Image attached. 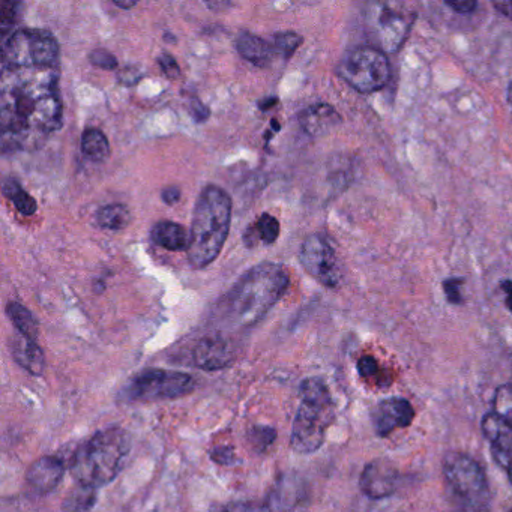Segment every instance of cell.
<instances>
[{"label": "cell", "mask_w": 512, "mask_h": 512, "mask_svg": "<svg viewBox=\"0 0 512 512\" xmlns=\"http://www.w3.org/2000/svg\"><path fill=\"white\" fill-rule=\"evenodd\" d=\"M82 152L91 161H104L110 154L107 137L97 128H88L82 136Z\"/></svg>", "instance_id": "7402d4cb"}, {"label": "cell", "mask_w": 512, "mask_h": 512, "mask_svg": "<svg viewBox=\"0 0 512 512\" xmlns=\"http://www.w3.org/2000/svg\"><path fill=\"white\" fill-rule=\"evenodd\" d=\"M64 478V463L58 457H43L35 461L26 475L28 487L35 494L52 493Z\"/></svg>", "instance_id": "9a60e30c"}, {"label": "cell", "mask_w": 512, "mask_h": 512, "mask_svg": "<svg viewBox=\"0 0 512 512\" xmlns=\"http://www.w3.org/2000/svg\"><path fill=\"white\" fill-rule=\"evenodd\" d=\"M22 4L19 2H4L2 5V37H10V31H13L16 25L17 17H19Z\"/></svg>", "instance_id": "f546056e"}, {"label": "cell", "mask_w": 512, "mask_h": 512, "mask_svg": "<svg viewBox=\"0 0 512 512\" xmlns=\"http://www.w3.org/2000/svg\"><path fill=\"white\" fill-rule=\"evenodd\" d=\"M463 284V278H448V280L443 281V292H445L449 304H463V293H461Z\"/></svg>", "instance_id": "4dcf8cb0"}, {"label": "cell", "mask_w": 512, "mask_h": 512, "mask_svg": "<svg viewBox=\"0 0 512 512\" xmlns=\"http://www.w3.org/2000/svg\"><path fill=\"white\" fill-rule=\"evenodd\" d=\"M509 512H512V509H511V511H509Z\"/></svg>", "instance_id": "bcb514c9"}, {"label": "cell", "mask_w": 512, "mask_h": 512, "mask_svg": "<svg viewBox=\"0 0 512 512\" xmlns=\"http://www.w3.org/2000/svg\"><path fill=\"white\" fill-rule=\"evenodd\" d=\"M446 491L454 512H490V488L478 461L463 452H449L443 460Z\"/></svg>", "instance_id": "8992f818"}, {"label": "cell", "mask_w": 512, "mask_h": 512, "mask_svg": "<svg viewBox=\"0 0 512 512\" xmlns=\"http://www.w3.org/2000/svg\"><path fill=\"white\" fill-rule=\"evenodd\" d=\"M508 103L512 109V83H511V85H509V88H508Z\"/></svg>", "instance_id": "f6af8a7d"}, {"label": "cell", "mask_w": 512, "mask_h": 512, "mask_svg": "<svg viewBox=\"0 0 512 512\" xmlns=\"http://www.w3.org/2000/svg\"><path fill=\"white\" fill-rule=\"evenodd\" d=\"M64 121L61 52L44 29H19L2 44L0 142L5 155L40 149Z\"/></svg>", "instance_id": "6da1fadb"}, {"label": "cell", "mask_w": 512, "mask_h": 512, "mask_svg": "<svg viewBox=\"0 0 512 512\" xmlns=\"http://www.w3.org/2000/svg\"><path fill=\"white\" fill-rule=\"evenodd\" d=\"M209 512H271V508L265 502H230L226 505L215 503Z\"/></svg>", "instance_id": "f1b7e54d"}, {"label": "cell", "mask_w": 512, "mask_h": 512, "mask_svg": "<svg viewBox=\"0 0 512 512\" xmlns=\"http://www.w3.org/2000/svg\"><path fill=\"white\" fill-rule=\"evenodd\" d=\"M299 260L305 272L323 286L331 289L340 286L343 271L334 248L326 241L325 236H308L302 244Z\"/></svg>", "instance_id": "9c48e42d"}, {"label": "cell", "mask_w": 512, "mask_h": 512, "mask_svg": "<svg viewBox=\"0 0 512 512\" xmlns=\"http://www.w3.org/2000/svg\"><path fill=\"white\" fill-rule=\"evenodd\" d=\"M130 449L131 437L127 430L106 428L74 452L71 473L77 484L103 487L119 475Z\"/></svg>", "instance_id": "277c9868"}, {"label": "cell", "mask_w": 512, "mask_h": 512, "mask_svg": "<svg viewBox=\"0 0 512 512\" xmlns=\"http://www.w3.org/2000/svg\"><path fill=\"white\" fill-rule=\"evenodd\" d=\"M494 413L505 419L512 427V386L502 385L494 395Z\"/></svg>", "instance_id": "83f0119b"}, {"label": "cell", "mask_w": 512, "mask_h": 512, "mask_svg": "<svg viewBox=\"0 0 512 512\" xmlns=\"http://www.w3.org/2000/svg\"><path fill=\"white\" fill-rule=\"evenodd\" d=\"M14 359L20 367L25 368L32 376H41L46 367V358L43 350L38 346V341L29 340L23 335H16L11 344Z\"/></svg>", "instance_id": "e0dca14e"}, {"label": "cell", "mask_w": 512, "mask_h": 512, "mask_svg": "<svg viewBox=\"0 0 512 512\" xmlns=\"http://www.w3.org/2000/svg\"><path fill=\"white\" fill-rule=\"evenodd\" d=\"M191 115L196 119L197 122L206 121L209 118V109L202 103V101L197 100V98H193L190 103Z\"/></svg>", "instance_id": "8d00e7d4"}, {"label": "cell", "mask_w": 512, "mask_h": 512, "mask_svg": "<svg viewBox=\"0 0 512 512\" xmlns=\"http://www.w3.org/2000/svg\"><path fill=\"white\" fill-rule=\"evenodd\" d=\"M232 221V199L223 188L208 185L197 199L187 254L194 269L211 265L223 250Z\"/></svg>", "instance_id": "3957f363"}, {"label": "cell", "mask_w": 512, "mask_h": 512, "mask_svg": "<svg viewBox=\"0 0 512 512\" xmlns=\"http://www.w3.org/2000/svg\"><path fill=\"white\" fill-rule=\"evenodd\" d=\"M286 269L265 262L242 275L241 280L224 299V313L236 325L250 326L259 322L289 289Z\"/></svg>", "instance_id": "7a4b0ae2"}, {"label": "cell", "mask_w": 512, "mask_h": 512, "mask_svg": "<svg viewBox=\"0 0 512 512\" xmlns=\"http://www.w3.org/2000/svg\"><path fill=\"white\" fill-rule=\"evenodd\" d=\"M278 103L277 98H269V100L262 101L260 103V109L262 110H269L272 106H275V104Z\"/></svg>", "instance_id": "b9f144b4"}, {"label": "cell", "mask_w": 512, "mask_h": 512, "mask_svg": "<svg viewBox=\"0 0 512 512\" xmlns=\"http://www.w3.org/2000/svg\"><path fill=\"white\" fill-rule=\"evenodd\" d=\"M482 433L490 442L494 460L505 469L509 463H512L511 425L496 413H488L482 419Z\"/></svg>", "instance_id": "4fadbf2b"}, {"label": "cell", "mask_w": 512, "mask_h": 512, "mask_svg": "<svg viewBox=\"0 0 512 512\" xmlns=\"http://www.w3.org/2000/svg\"><path fill=\"white\" fill-rule=\"evenodd\" d=\"M500 289L505 293V304L508 310L512 313V280H505L500 286Z\"/></svg>", "instance_id": "ab89813d"}, {"label": "cell", "mask_w": 512, "mask_h": 512, "mask_svg": "<svg viewBox=\"0 0 512 512\" xmlns=\"http://www.w3.org/2000/svg\"><path fill=\"white\" fill-rule=\"evenodd\" d=\"M415 19L416 14L412 11L395 10L391 5H380L374 19V32L379 37L382 52H398L406 41Z\"/></svg>", "instance_id": "30bf717a"}, {"label": "cell", "mask_w": 512, "mask_h": 512, "mask_svg": "<svg viewBox=\"0 0 512 512\" xmlns=\"http://www.w3.org/2000/svg\"><path fill=\"white\" fill-rule=\"evenodd\" d=\"M397 469L388 460H374L362 470L359 485L362 493L373 500L385 499L395 493L398 485Z\"/></svg>", "instance_id": "7c38bea8"}, {"label": "cell", "mask_w": 512, "mask_h": 512, "mask_svg": "<svg viewBox=\"0 0 512 512\" xmlns=\"http://www.w3.org/2000/svg\"><path fill=\"white\" fill-rule=\"evenodd\" d=\"M193 361L194 365L202 370H223L235 361V352L229 341L223 338H203L194 347Z\"/></svg>", "instance_id": "5bb4252c"}, {"label": "cell", "mask_w": 512, "mask_h": 512, "mask_svg": "<svg viewBox=\"0 0 512 512\" xmlns=\"http://www.w3.org/2000/svg\"><path fill=\"white\" fill-rule=\"evenodd\" d=\"M506 472H508L509 482L512 485V463H509L508 466L505 467Z\"/></svg>", "instance_id": "ee69618b"}, {"label": "cell", "mask_w": 512, "mask_h": 512, "mask_svg": "<svg viewBox=\"0 0 512 512\" xmlns=\"http://www.w3.org/2000/svg\"><path fill=\"white\" fill-rule=\"evenodd\" d=\"M161 197H163V202L166 203V205H176V203L181 200V190H179L178 187L164 188Z\"/></svg>", "instance_id": "f35d334b"}, {"label": "cell", "mask_w": 512, "mask_h": 512, "mask_svg": "<svg viewBox=\"0 0 512 512\" xmlns=\"http://www.w3.org/2000/svg\"><path fill=\"white\" fill-rule=\"evenodd\" d=\"M211 458L215 463L223 464V466H233L238 461L235 449L230 448V446H217V448L212 449Z\"/></svg>", "instance_id": "d6a6232c"}, {"label": "cell", "mask_w": 512, "mask_h": 512, "mask_svg": "<svg viewBox=\"0 0 512 512\" xmlns=\"http://www.w3.org/2000/svg\"><path fill=\"white\" fill-rule=\"evenodd\" d=\"M119 82L125 86H134L142 80V74L136 70V68H125L121 74H119Z\"/></svg>", "instance_id": "74e56055"}, {"label": "cell", "mask_w": 512, "mask_h": 512, "mask_svg": "<svg viewBox=\"0 0 512 512\" xmlns=\"http://www.w3.org/2000/svg\"><path fill=\"white\" fill-rule=\"evenodd\" d=\"M256 236H259L263 244H274L278 236H280V223H278L277 218L269 214H263L262 217L257 220V223L254 224V227L248 229L247 235H245V244H247L248 247H254V245H256V241H254Z\"/></svg>", "instance_id": "44dd1931"}, {"label": "cell", "mask_w": 512, "mask_h": 512, "mask_svg": "<svg viewBox=\"0 0 512 512\" xmlns=\"http://www.w3.org/2000/svg\"><path fill=\"white\" fill-rule=\"evenodd\" d=\"M97 502V488L77 484L65 497L62 512H88Z\"/></svg>", "instance_id": "cb8c5ba5"}, {"label": "cell", "mask_w": 512, "mask_h": 512, "mask_svg": "<svg viewBox=\"0 0 512 512\" xmlns=\"http://www.w3.org/2000/svg\"><path fill=\"white\" fill-rule=\"evenodd\" d=\"M374 431L379 437H388L395 428H406L415 419V409L406 398L392 397L380 401L371 413Z\"/></svg>", "instance_id": "8fae6325"}, {"label": "cell", "mask_w": 512, "mask_h": 512, "mask_svg": "<svg viewBox=\"0 0 512 512\" xmlns=\"http://www.w3.org/2000/svg\"><path fill=\"white\" fill-rule=\"evenodd\" d=\"M338 76L359 94L382 91L391 79L388 56L374 47H358L341 58Z\"/></svg>", "instance_id": "52a82bcc"}, {"label": "cell", "mask_w": 512, "mask_h": 512, "mask_svg": "<svg viewBox=\"0 0 512 512\" xmlns=\"http://www.w3.org/2000/svg\"><path fill=\"white\" fill-rule=\"evenodd\" d=\"M236 47H238L239 55L245 61L251 62L256 67H268L271 64L272 56H274V49L268 43L257 37V35L250 34V32H241L236 40Z\"/></svg>", "instance_id": "d6986e66"}, {"label": "cell", "mask_w": 512, "mask_h": 512, "mask_svg": "<svg viewBox=\"0 0 512 512\" xmlns=\"http://www.w3.org/2000/svg\"><path fill=\"white\" fill-rule=\"evenodd\" d=\"M445 4L446 7L460 14H472L478 8V2H473V0H458V2L452 0V2H445Z\"/></svg>", "instance_id": "d590c367"}, {"label": "cell", "mask_w": 512, "mask_h": 512, "mask_svg": "<svg viewBox=\"0 0 512 512\" xmlns=\"http://www.w3.org/2000/svg\"><path fill=\"white\" fill-rule=\"evenodd\" d=\"M158 64H160L161 70L169 79H178L181 76V68H179L178 62L169 53H163L158 58Z\"/></svg>", "instance_id": "e575fe53"}, {"label": "cell", "mask_w": 512, "mask_h": 512, "mask_svg": "<svg viewBox=\"0 0 512 512\" xmlns=\"http://www.w3.org/2000/svg\"><path fill=\"white\" fill-rule=\"evenodd\" d=\"M301 406L293 421L292 448L299 454H313L325 442L326 431L334 422L335 409L328 386L316 377L301 383Z\"/></svg>", "instance_id": "5b68a950"}, {"label": "cell", "mask_w": 512, "mask_h": 512, "mask_svg": "<svg viewBox=\"0 0 512 512\" xmlns=\"http://www.w3.org/2000/svg\"><path fill=\"white\" fill-rule=\"evenodd\" d=\"M299 124L302 130L311 137L325 136L331 133L337 125L341 124V116L334 107L329 104H316L308 107L301 116Z\"/></svg>", "instance_id": "2e32d148"}, {"label": "cell", "mask_w": 512, "mask_h": 512, "mask_svg": "<svg viewBox=\"0 0 512 512\" xmlns=\"http://www.w3.org/2000/svg\"><path fill=\"white\" fill-rule=\"evenodd\" d=\"M89 61L94 67L101 68V70H115L118 68V59L103 49H95L94 52L89 55Z\"/></svg>", "instance_id": "1f68e13d"}, {"label": "cell", "mask_w": 512, "mask_h": 512, "mask_svg": "<svg viewBox=\"0 0 512 512\" xmlns=\"http://www.w3.org/2000/svg\"><path fill=\"white\" fill-rule=\"evenodd\" d=\"M116 7L124 8V10H131V8L136 7V2H115Z\"/></svg>", "instance_id": "7bdbcfd3"}, {"label": "cell", "mask_w": 512, "mask_h": 512, "mask_svg": "<svg viewBox=\"0 0 512 512\" xmlns=\"http://www.w3.org/2000/svg\"><path fill=\"white\" fill-rule=\"evenodd\" d=\"M131 214L124 205H107L97 212V223L101 229L122 230L130 224Z\"/></svg>", "instance_id": "603a6c76"}, {"label": "cell", "mask_w": 512, "mask_h": 512, "mask_svg": "<svg viewBox=\"0 0 512 512\" xmlns=\"http://www.w3.org/2000/svg\"><path fill=\"white\" fill-rule=\"evenodd\" d=\"M302 41L304 40L301 35L295 34V32H280L272 38V49L274 52L280 53L283 58L289 59L301 46Z\"/></svg>", "instance_id": "4316f807"}, {"label": "cell", "mask_w": 512, "mask_h": 512, "mask_svg": "<svg viewBox=\"0 0 512 512\" xmlns=\"http://www.w3.org/2000/svg\"><path fill=\"white\" fill-rule=\"evenodd\" d=\"M494 10L499 11L502 16L512 19V2H494Z\"/></svg>", "instance_id": "60d3db41"}, {"label": "cell", "mask_w": 512, "mask_h": 512, "mask_svg": "<svg viewBox=\"0 0 512 512\" xmlns=\"http://www.w3.org/2000/svg\"><path fill=\"white\" fill-rule=\"evenodd\" d=\"M196 388L194 377L181 371L146 370L131 380L127 388L130 400L142 403L176 400Z\"/></svg>", "instance_id": "ba28073f"}, {"label": "cell", "mask_w": 512, "mask_h": 512, "mask_svg": "<svg viewBox=\"0 0 512 512\" xmlns=\"http://www.w3.org/2000/svg\"><path fill=\"white\" fill-rule=\"evenodd\" d=\"M358 373L359 376L364 377V379L376 377L377 374H379V362H377L376 358H373V356H362L358 361Z\"/></svg>", "instance_id": "836d02e7"}, {"label": "cell", "mask_w": 512, "mask_h": 512, "mask_svg": "<svg viewBox=\"0 0 512 512\" xmlns=\"http://www.w3.org/2000/svg\"><path fill=\"white\" fill-rule=\"evenodd\" d=\"M4 194L8 199L13 200L14 205H16L17 211L22 215H26V217H31L37 212V202H35L34 197L31 194L26 193L25 190H22L19 182L16 179H5L4 181Z\"/></svg>", "instance_id": "d4e9b609"}, {"label": "cell", "mask_w": 512, "mask_h": 512, "mask_svg": "<svg viewBox=\"0 0 512 512\" xmlns=\"http://www.w3.org/2000/svg\"><path fill=\"white\" fill-rule=\"evenodd\" d=\"M152 241L164 250H188L190 233L181 224L173 223V221H160L152 229Z\"/></svg>", "instance_id": "ac0fdd59"}, {"label": "cell", "mask_w": 512, "mask_h": 512, "mask_svg": "<svg viewBox=\"0 0 512 512\" xmlns=\"http://www.w3.org/2000/svg\"><path fill=\"white\" fill-rule=\"evenodd\" d=\"M7 314L20 335L29 340L38 341V322L25 305L11 301L7 305Z\"/></svg>", "instance_id": "ffe728a7"}, {"label": "cell", "mask_w": 512, "mask_h": 512, "mask_svg": "<svg viewBox=\"0 0 512 512\" xmlns=\"http://www.w3.org/2000/svg\"><path fill=\"white\" fill-rule=\"evenodd\" d=\"M277 439V430L268 425H254L248 431V442L256 451L263 452Z\"/></svg>", "instance_id": "484cf974"}]
</instances>
